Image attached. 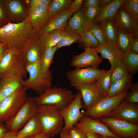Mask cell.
<instances>
[{"label": "cell", "instance_id": "cell-1", "mask_svg": "<svg viewBox=\"0 0 138 138\" xmlns=\"http://www.w3.org/2000/svg\"><path fill=\"white\" fill-rule=\"evenodd\" d=\"M37 35L27 18L21 22H9L0 28V42L8 48L19 50L27 41Z\"/></svg>", "mask_w": 138, "mask_h": 138}, {"label": "cell", "instance_id": "cell-2", "mask_svg": "<svg viewBox=\"0 0 138 138\" xmlns=\"http://www.w3.org/2000/svg\"><path fill=\"white\" fill-rule=\"evenodd\" d=\"M36 116L42 126L43 133L50 138L60 133L64 126V122L60 110L53 105L38 106Z\"/></svg>", "mask_w": 138, "mask_h": 138}, {"label": "cell", "instance_id": "cell-3", "mask_svg": "<svg viewBox=\"0 0 138 138\" xmlns=\"http://www.w3.org/2000/svg\"><path fill=\"white\" fill-rule=\"evenodd\" d=\"M26 67L29 76L28 79L22 80V86L27 90L34 91L39 95L46 89L51 87L52 71L50 70L46 73H43L40 61L26 66Z\"/></svg>", "mask_w": 138, "mask_h": 138}, {"label": "cell", "instance_id": "cell-4", "mask_svg": "<svg viewBox=\"0 0 138 138\" xmlns=\"http://www.w3.org/2000/svg\"><path fill=\"white\" fill-rule=\"evenodd\" d=\"M75 96L71 90L54 86L46 89L41 94L33 99L38 106L52 105L61 110L70 104Z\"/></svg>", "mask_w": 138, "mask_h": 138}, {"label": "cell", "instance_id": "cell-5", "mask_svg": "<svg viewBox=\"0 0 138 138\" xmlns=\"http://www.w3.org/2000/svg\"><path fill=\"white\" fill-rule=\"evenodd\" d=\"M27 90L21 85L0 101V123L5 122L16 113L27 97Z\"/></svg>", "mask_w": 138, "mask_h": 138}, {"label": "cell", "instance_id": "cell-6", "mask_svg": "<svg viewBox=\"0 0 138 138\" xmlns=\"http://www.w3.org/2000/svg\"><path fill=\"white\" fill-rule=\"evenodd\" d=\"M0 72L3 76L26 77L27 72L18 49L8 48L0 63Z\"/></svg>", "mask_w": 138, "mask_h": 138}, {"label": "cell", "instance_id": "cell-7", "mask_svg": "<svg viewBox=\"0 0 138 138\" xmlns=\"http://www.w3.org/2000/svg\"><path fill=\"white\" fill-rule=\"evenodd\" d=\"M38 107L33 98L27 96L16 113L5 122L8 130L19 131L30 119L36 115Z\"/></svg>", "mask_w": 138, "mask_h": 138}, {"label": "cell", "instance_id": "cell-8", "mask_svg": "<svg viewBox=\"0 0 138 138\" xmlns=\"http://www.w3.org/2000/svg\"><path fill=\"white\" fill-rule=\"evenodd\" d=\"M129 92L128 90H127L118 95L102 99L83 112V116L95 119L104 117L123 101Z\"/></svg>", "mask_w": 138, "mask_h": 138}, {"label": "cell", "instance_id": "cell-9", "mask_svg": "<svg viewBox=\"0 0 138 138\" xmlns=\"http://www.w3.org/2000/svg\"><path fill=\"white\" fill-rule=\"evenodd\" d=\"M107 125L114 134L121 138H138V124L124 120L106 117L98 119Z\"/></svg>", "mask_w": 138, "mask_h": 138}, {"label": "cell", "instance_id": "cell-10", "mask_svg": "<svg viewBox=\"0 0 138 138\" xmlns=\"http://www.w3.org/2000/svg\"><path fill=\"white\" fill-rule=\"evenodd\" d=\"M82 96L78 91L75 95L72 102L60 112L64 122L62 131H69L83 116L80 109L83 106Z\"/></svg>", "mask_w": 138, "mask_h": 138}, {"label": "cell", "instance_id": "cell-11", "mask_svg": "<svg viewBox=\"0 0 138 138\" xmlns=\"http://www.w3.org/2000/svg\"><path fill=\"white\" fill-rule=\"evenodd\" d=\"M93 67L76 68L66 73L71 86L75 88L94 81L105 71Z\"/></svg>", "mask_w": 138, "mask_h": 138}, {"label": "cell", "instance_id": "cell-12", "mask_svg": "<svg viewBox=\"0 0 138 138\" xmlns=\"http://www.w3.org/2000/svg\"><path fill=\"white\" fill-rule=\"evenodd\" d=\"M75 88L81 93L83 106L86 110L107 97L96 80Z\"/></svg>", "mask_w": 138, "mask_h": 138}, {"label": "cell", "instance_id": "cell-13", "mask_svg": "<svg viewBox=\"0 0 138 138\" xmlns=\"http://www.w3.org/2000/svg\"><path fill=\"white\" fill-rule=\"evenodd\" d=\"M103 117L119 119L138 124V103H129L124 99Z\"/></svg>", "mask_w": 138, "mask_h": 138}, {"label": "cell", "instance_id": "cell-14", "mask_svg": "<svg viewBox=\"0 0 138 138\" xmlns=\"http://www.w3.org/2000/svg\"><path fill=\"white\" fill-rule=\"evenodd\" d=\"M74 126L78 128L85 133L92 132L102 136L114 138H121L113 133L107 125L101 122L98 119H95L89 117L83 116Z\"/></svg>", "mask_w": 138, "mask_h": 138}, {"label": "cell", "instance_id": "cell-15", "mask_svg": "<svg viewBox=\"0 0 138 138\" xmlns=\"http://www.w3.org/2000/svg\"><path fill=\"white\" fill-rule=\"evenodd\" d=\"M84 49L83 52L73 57L70 65L76 68L91 67L98 69L103 60L98 55L96 49L87 48Z\"/></svg>", "mask_w": 138, "mask_h": 138}, {"label": "cell", "instance_id": "cell-16", "mask_svg": "<svg viewBox=\"0 0 138 138\" xmlns=\"http://www.w3.org/2000/svg\"><path fill=\"white\" fill-rule=\"evenodd\" d=\"M44 48L37 37L27 41L19 50L25 66L40 61Z\"/></svg>", "mask_w": 138, "mask_h": 138}, {"label": "cell", "instance_id": "cell-17", "mask_svg": "<svg viewBox=\"0 0 138 138\" xmlns=\"http://www.w3.org/2000/svg\"><path fill=\"white\" fill-rule=\"evenodd\" d=\"M10 22H21L28 18V10L25 0H4Z\"/></svg>", "mask_w": 138, "mask_h": 138}, {"label": "cell", "instance_id": "cell-18", "mask_svg": "<svg viewBox=\"0 0 138 138\" xmlns=\"http://www.w3.org/2000/svg\"><path fill=\"white\" fill-rule=\"evenodd\" d=\"M75 13L74 9L70 7L49 18L46 23L38 31L37 34L63 29L70 18Z\"/></svg>", "mask_w": 138, "mask_h": 138}, {"label": "cell", "instance_id": "cell-19", "mask_svg": "<svg viewBox=\"0 0 138 138\" xmlns=\"http://www.w3.org/2000/svg\"><path fill=\"white\" fill-rule=\"evenodd\" d=\"M101 54L102 59H108L111 65L110 69L114 70L122 61L123 53L119 49L115 43L107 42L96 49Z\"/></svg>", "mask_w": 138, "mask_h": 138}, {"label": "cell", "instance_id": "cell-20", "mask_svg": "<svg viewBox=\"0 0 138 138\" xmlns=\"http://www.w3.org/2000/svg\"><path fill=\"white\" fill-rule=\"evenodd\" d=\"M23 78L18 76H3L0 80V101L21 86Z\"/></svg>", "mask_w": 138, "mask_h": 138}, {"label": "cell", "instance_id": "cell-21", "mask_svg": "<svg viewBox=\"0 0 138 138\" xmlns=\"http://www.w3.org/2000/svg\"><path fill=\"white\" fill-rule=\"evenodd\" d=\"M68 19L65 27L73 30L80 34L88 29V22L84 8L74 13Z\"/></svg>", "mask_w": 138, "mask_h": 138}, {"label": "cell", "instance_id": "cell-22", "mask_svg": "<svg viewBox=\"0 0 138 138\" xmlns=\"http://www.w3.org/2000/svg\"><path fill=\"white\" fill-rule=\"evenodd\" d=\"M113 20L118 27L122 28L132 34L134 27L133 17L121 6L117 11Z\"/></svg>", "mask_w": 138, "mask_h": 138}, {"label": "cell", "instance_id": "cell-23", "mask_svg": "<svg viewBox=\"0 0 138 138\" xmlns=\"http://www.w3.org/2000/svg\"><path fill=\"white\" fill-rule=\"evenodd\" d=\"M48 9L47 8L41 7L28 12L27 18L34 30L37 33L49 18Z\"/></svg>", "mask_w": 138, "mask_h": 138}, {"label": "cell", "instance_id": "cell-24", "mask_svg": "<svg viewBox=\"0 0 138 138\" xmlns=\"http://www.w3.org/2000/svg\"><path fill=\"white\" fill-rule=\"evenodd\" d=\"M124 1L112 0L105 7L101 8L99 14L92 23L97 24L106 20H113L118 10Z\"/></svg>", "mask_w": 138, "mask_h": 138}, {"label": "cell", "instance_id": "cell-25", "mask_svg": "<svg viewBox=\"0 0 138 138\" xmlns=\"http://www.w3.org/2000/svg\"><path fill=\"white\" fill-rule=\"evenodd\" d=\"M42 132L41 123L36 115L30 119L23 128L19 131L17 136L19 138H26Z\"/></svg>", "mask_w": 138, "mask_h": 138}, {"label": "cell", "instance_id": "cell-26", "mask_svg": "<svg viewBox=\"0 0 138 138\" xmlns=\"http://www.w3.org/2000/svg\"><path fill=\"white\" fill-rule=\"evenodd\" d=\"M133 75L130 74L113 83L110 85L107 97L115 96L128 90L132 83Z\"/></svg>", "mask_w": 138, "mask_h": 138}, {"label": "cell", "instance_id": "cell-27", "mask_svg": "<svg viewBox=\"0 0 138 138\" xmlns=\"http://www.w3.org/2000/svg\"><path fill=\"white\" fill-rule=\"evenodd\" d=\"M62 30H55L49 32L38 34L37 38L44 48L55 46L61 38Z\"/></svg>", "mask_w": 138, "mask_h": 138}, {"label": "cell", "instance_id": "cell-28", "mask_svg": "<svg viewBox=\"0 0 138 138\" xmlns=\"http://www.w3.org/2000/svg\"><path fill=\"white\" fill-rule=\"evenodd\" d=\"M133 40L132 34L123 29L118 27L115 43L121 52L124 53L130 50Z\"/></svg>", "mask_w": 138, "mask_h": 138}, {"label": "cell", "instance_id": "cell-29", "mask_svg": "<svg viewBox=\"0 0 138 138\" xmlns=\"http://www.w3.org/2000/svg\"><path fill=\"white\" fill-rule=\"evenodd\" d=\"M81 39L80 34L65 27L62 30L61 38L56 45L57 49H58L63 47L69 46L74 42L78 43Z\"/></svg>", "mask_w": 138, "mask_h": 138}, {"label": "cell", "instance_id": "cell-30", "mask_svg": "<svg viewBox=\"0 0 138 138\" xmlns=\"http://www.w3.org/2000/svg\"><path fill=\"white\" fill-rule=\"evenodd\" d=\"M57 50L56 46L44 48L40 60L43 73H46L50 70V68L53 62L54 54Z\"/></svg>", "mask_w": 138, "mask_h": 138}, {"label": "cell", "instance_id": "cell-31", "mask_svg": "<svg viewBox=\"0 0 138 138\" xmlns=\"http://www.w3.org/2000/svg\"><path fill=\"white\" fill-rule=\"evenodd\" d=\"M98 24L102 29L107 39V42L115 43L118 27L114 24L113 20H106Z\"/></svg>", "mask_w": 138, "mask_h": 138}, {"label": "cell", "instance_id": "cell-32", "mask_svg": "<svg viewBox=\"0 0 138 138\" xmlns=\"http://www.w3.org/2000/svg\"><path fill=\"white\" fill-rule=\"evenodd\" d=\"M80 35L81 39L78 43L80 47L84 49L87 48L96 49L100 46L98 40L88 29L84 31Z\"/></svg>", "mask_w": 138, "mask_h": 138}, {"label": "cell", "instance_id": "cell-33", "mask_svg": "<svg viewBox=\"0 0 138 138\" xmlns=\"http://www.w3.org/2000/svg\"><path fill=\"white\" fill-rule=\"evenodd\" d=\"M74 0H51L48 9L49 18L70 7Z\"/></svg>", "mask_w": 138, "mask_h": 138}, {"label": "cell", "instance_id": "cell-34", "mask_svg": "<svg viewBox=\"0 0 138 138\" xmlns=\"http://www.w3.org/2000/svg\"><path fill=\"white\" fill-rule=\"evenodd\" d=\"M122 61L130 74L133 75L137 73L138 70V54L130 50L123 53Z\"/></svg>", "mask_w": 138, "mask_h": 138}, {"label": "cell", "instance_id": "cell-35", "mask_svg": "<svg viewBox=\"0 0 138 138\" xmlns=\"http://www.w3.org/2000/svg\"><path fill=\"white\" fill-rule=\"evenodd\" d=\"M112 71L111 69L105 70L96 80L99 86L106 96L110 85Z\"/></svg>", "mask_w": 138, "mask_h": 138}, {"label": "cell", "instance_id": "cell-36", "mask_svg": "<svg viewBox=\"0 0 138 138\" xmlns=\"http://www.w3.org/2000/svg\"><path fill=\"white\" fill-rule=\"evenodd\" d=\"M130 74V73L126 65L123 61L121 62L113 70L111 76L110 85L113 82Z\"/></svg>", "mask_w": 138, "mask_h": 138}, {"label": "cell", "instance_id": "cell-37", "mask_svg": "<svg viewBox=\"0 0 138 138\" xmlns=\"http://www.w3.org/2000/svg\"><path fill=\"white\" fill-rule=\"evenodd\" d=\"M89 30L99 41L100 45H103L107 42V40L103 31L98 24L92 23L88 27Z\"/></svg>", "mask_w": 138, "mask_h": 138}, {"label": "cell", "instance_id": "cell-38", "mask_svg": "<svg viewBox=\"0 0 138 138\" xmlns=\"http://www.w3.org/2000/svg\"><path fill=\"white\" fill-rule=\"evenodd\" d=\"M121 6L132 16L134 20H138V0H125Z\"/></svg>", "mask_w": 138, "mask_h": 138}, {"label": "cell", "instance_id": "cell-39", "mask_svg": "<svg viewBox=\"0 0 138 138\" xmlns=\"http://www.w3.org/2000/svg\"><path fill=\"white\" fill-rule=\"evenodd\" d=\"M51 1V0H26L28 12L41 7L48 8Z\"/></svg>", "mask_w": 138, "mask_h": 138}, {"label": "cell", "instance_id": "cell-40", "mask_svg": "<svg viewBox=\"0 0 138 138\" xmlns=\"http://www.w3.org/2000/svg\"><path fill=\"white\" fill-rule=\"evenodd\" d=\"M130 92L124 99L127 102L131 103H138V83L137 82L132 84L129 89Z\"/></svg>", "mask_w": 138, "mask_h": 138}, {"label": "cell", "instance_id": "cell-41", "mask_svg": "<svg viewBox=\"0 0 138 138\" xmlns=\"http://www.w3.org/2000/svg\"><path fill=\"white\" fill-rule=\"evenodd\" d=\"M84 9L88 21V27L92 24L94 21L99 14L101 7L100 6H99Z\"/></svg>", "mask_w": 138, "mask_h": 138}, {"label": "cell", "instance_id": "cell-42", "mask_svg": "<svg viewBox=\"0 0 138 138\" xmlns=\"http://www.w3.org/2000/svg\"><path fill=\"white\" fill-rule=\"evenodd\" d=\"M10 22L5 8L4 0H0V28Z\"/></svg>", "mask_w": 138, "mask_h": 138}, {"label": "cell", "instance_id": "cell-43", "mask_svg": "<svg viewBox=\"0 0 138 138\" xmlns=\"http://www.w3.org/2000/svg\"><path fill=\"white\" fill-rule=\"evenodd\" d=\"M69 131L72 138H87L85 133L75 126L72 127Z\"/></svg>", "mask_w": 138, "mask_h": 138}, {"label": "cell", "instance_id": "cell-44", "mask_svg": "<svg viewBox=\"0 0 138 138\" xmlns=\"http://www.w3.org/2000/svg\"><path fill=\"white\" fill-rule=\"evenodd\" d=\"M83 4L85 9L100 6L99 0H85L84 1Z\"/></svg>", "mask_w": 138, "mask_h": 138}, {"label": "cell", "instance_id": "cell-45", "mask_svg": "<svg viewBox=\"0 0 138 138\" xmlns=\"http://www.w3.org/2000/svg\"><path fill=\"white\" fill-rule=\"evenodd\" d=\"M84 1L83 0H74L71 5L70 7H72L74 9L75 13L77 12L80 9Z\"/></svg>", "mask_w": 138, "mask_h": 138}, {"label": "cell", "instance_id": "cell-46", "mask_svg": "<svg viewBox=\"0 0 138 138\" xmlns=\"http://www.w3.org/2000/svg\"><path fill=\"white\" fill-rule=\"evenodd\" d=\"M18 132L8 131L5 133L3 138H19L17 136Z\"/></svg>", "mask_w": 138, "mask_h": 138}, {"label": "cell", "instance_id": "cell-47", "mask_svg": "<svg viewBox=\"0 0 138 138\" xmlns=\"http://www.w3.org/2000/svg\"><path fill=\"white\" fill-rule=\"evenodd\" d=\"M130 50L134 53L138 54V38H134Z\"/></svg>", "mask_w": 138, "mask_h": 138}, {"label": "cell", "instance_id": "cell-48", "mask_svg": "<svg viewBox=\"0 0 138 138\" xmlns=\"http://www.w3.org/2000/svg\"><path fill=\"white\" fill-rule=\"evenodd\" d=\"M85 133L87 138H103L102 135L96 133L88 132Z\"/></svg>", "mask_w": 138, "mask_h": 138}, {"label": "cell", "instance_id": "cell-49", "mask_svg": "<svg viewBox=\"0 0 138 138\" xmlns=\"http://www.w3.org/2000/svg\"><path fill=\"white\" fill-rule=\"evenodd\" d=\"M8 131L5 124L0 123V138H3L5 133Z\"/></svg>", "mask_w": 138, "mask_h": 138}, {"label": "cell", "instance_id": "cell-50", "mask_svg": "<svg viewBox=\"0 0 138 138\" xmlns=\"http://www.w3.org/2000/svg\"><path fill=\"white\" fill-rule=\"evenodd\" d=\"M8 49V48L6 46H4L0 49V63Z\"/></svg>", "mask_w": 138, "mask_h": 138}, {"label": "cell", "instance_id": "cell-51", "mask_svg": "<svg viewBox=\"0 0 138 138\" xmlns=\"http://www.w3.org/2000/svg\"><path fill=\"white\" fill-rule=\"evenodd\" d=\"M60 133V138H72L69 131H62Z\"/></svg>", "mask_w": 138, "mask_h": 138}, {"label": "cell", "instance_id": "cell-52", "mask_svg": "<svg viewBox=\"0 0 138 138\" xmlns=\"http://www.w3.org/2000/svg\"><path fill=\"white\" fill-rule=\"evenodd\" d=\"M26 138H50L46 136L43 132L39 134L29 137Z\"/></svg>", "mask_w": 138, "mask_h": 138}, {"label": "cell", "instance_id": "cell-53", "mask_svg": "<svg viewBox=\"0 0 138 138\" xmlns=\"http://www.w3.org/2000/svg\"><path fill=\"white\" fill-rule=\"evenodd\" d=\"M112 0H99L100 6L102 8L110 3Z\"/></svg>", "mask_w": 138, "mask_h": 138}, {"label": "cell", "instance_id": "cell-54", "mask_svg": "<svg viewBox=\"0 0 138 138\" xmlns=\"http://www.w3.org/2000/svg\"><path fill=\"white\" fill-rule=\"evenodd\" d=\"M103 138H114L113 137L106 136H102Z\"/></svg>", "mask_w": 138, "mask_h": 138}, {"label": "cell", "instance_id": "cell-55", "mask_svg": "<svg viewBox=\"0 0 138 138\" xmlns=\"http://www.w3.org/2000/svg\"><path fill=\"white\" fill-rule=\"evenodd\" d=\"M5 46L3 43L0 42V49Z\"/></svg>", "mask_w": 138, "mask_h": 138}, {"label": "cell", "instance_id": "cell-56", "mask_svg": "<svg viewBox=\"0 0 138 138\" xmlns=\"http://www.w3.org/2000/svg\"><path fill=\"white\" fill-rule=\"evenodd\" d=\"M3 76V74L0 72V80L1 79Z\"/></svg>", "mask_w": 138, "mask_h": 138}, {"label": "cell", "instance_id": "cell-57", "mask_svg": "<svg viewBox=\"0 0 138 138\" xmlns=\"http://www.w3.org/2000/svg\"><path fill=\"white\" fill-rule=\"evenodd\" d=\"M132 138V137H126V138Z\"/></svg>", "mask_w": 138, "mask_h": 138}]
</instances>
